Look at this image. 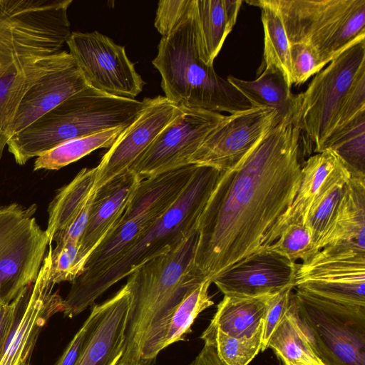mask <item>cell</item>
<instances>
[{"label":"cell","mask_w":365,"mask_h":365,"mask_svg":"<svg viewBox=\"0 0 365 365\" xmlns=\"http://www.w3.org/2000/svg\"><path fill=\"white\" fill-rule=\"evenodd\" d=\"M304 156L292 110L221 172L197 225L195 264L205 279L212 282L261 247L296 196Z\"/></svg>","instance_id":"cell-1"},{"label":"cell","mask_w":365,"mask_h":365,"mask_svg":"<svg viewBox=\"0 0 365 365\" xmlns=\"http://www.w3.org/2000/svg\"><path fill=\"white\" fill-rule=\"evenodd\" d=\"M72 0H0V159L21 100L40 78L74 60L63 50L70 36Z\"/></svg>","instance_id":"cell-2"},{"label":"cell","mask_w":365,"mask_h":365,"mask_svg":"<svg viewBox=\"0 0 365 365\" xmlns=\"http://www.w3.org/2000/svg\"><path fill=\"white\" fill-rule=\"evenodd\" d=\"M197 230L167 253L135 268L125 284L129 309L117 365H154L168 322L186 295L205 279L195 264Z\"/></svg>","instance_id":"cell-3"},{"label":"cell","mask_w":365,"mask_h":365,"mask_svg":"<svg viewBox=\"0 0 365 365\" xmlns=\"http://www.w3.org/2000/svg\"><path fill=\"white\" fill-rule=\"evenodd\" d=\"M220 173L216 168L197 165L170 207L141 232L108 269L83 289L68 294L64 299V315L69 318L77 316L135 268L168 252L195 232Z\"/></svg>","instance_id":"cell-4"},{"label":"cell","mask_w":365,"mask_h":365,"mask_svg":"<svg viewBox=\"0 0 365 365\" xmlns=\"http://www.w3.org/2000/svg\"><path fill=\"white\" fill-rule=\"evenodd\" d=\"M161 76L165 97L179 106L235 113L250 103L213 66L200 56L195 0L189 12L170 34L162 36L152 61Z\"/></svg>","instance_id":"cell-5"},{"label":"cell","mask_w":365,"mask_h":365,"mask_svg":"<svg viewBox=\"0 0 365 365\" xmlns=\"http://www.w3.org/2000/svg\"><path fill=\"white\" fill-rule=\"evenodd\" d=\"M143 106V101L108 95L87 86L14 135L7 143L8 150L16 163L23 165L68 140L127 127Z\"/></svg>","instance_id":"cell-6"},{"label":"cell","mask_w":365,"mask_h":365,"mask_svg":"<svg viewBox=\"0 0 365 365\" xmlns=\"http://www.w3.org/2000/svg\"><path fill=\"white\" fill-rule=\"evenodd\" d=\"M197 168L190 164L141 180L120 220L89 256L68 293L83 289L108 269L141 232L175 203Z\"/></svg>","instance_id":"cell-7"},{"label":"cell","mask_w":365,"mask_h":365,"mask_svg":"<svg viewBox=\"0 0 365 365\" xmlns=\"http://www.w3.org/2000/svg\"><path fill=\"white\" fill-rule=\"evenodd\" d=\"M290 44L312 47L326 65L365 38V0H275Z\"/></svg>","instance_id":"cell-8"},{"label":"cell","mask_w":365,"mask_h":365,"mask_svg":"<svg viewBox=\"0 0 365 365\" xmlns=\"http://www.w3.org/2000/svg\"><path fill=\"white\" fill-rule=\"evenodd\" d=\"M294 289L292 309L320 361L324 365H365V306Z\"/></svg>","instance_id":"cell-9"},{"label":"cell","mask_w":365,"mask_h":365,"mask_svg":"<svg viewBox=\"0 0 365 365\" xmlns=\"http://www.w3.org/2000/svg\"><path fill=\"white\" fill-rule=\"evenodd\" d=\"M365 66V38L350 46L315 74L304 92L295 95L294 115L303 139L304 155L319 153L335 130L344 98Z\"/></svg>","instance_id":"cell-10"},{"label":"cell","mask_w":365,"mask_h":365,"mask_svg":"<svg viewBox=\"0 0 365 365\" xmlns=\"http://www.w3.org/2000/svg\"><path fill=\"white\" fill-rule=\"evenodd\" d=\"M36 205L0 207V303L10 304L37 277L49 245L38 225Z\"/></svg>","instance_id":"cell-11"},{"label":"cell","mask_w":365,"mask_h":365,"mask_svg":"<svg viewBox=\"0 0 365 365\" xmlns=\"http://www.w3.org/2000/svg\"><path fill=\"white\" fill-rule=\"evenodd\" d=\"M69 53L88 86L108 95L135 99L145 82L126 55L125 47L97 31L71 32Z\"/></svg>","instance_id":"cell-12"},{"label":"cell","mask_w":365,"mask_h":365,"mask_svg":"<svg viewBox=\"0 0 365 365\" xmlns=\"http://www.w3.org/2000/svg\"><path fill=\"white\" fill-rule=\"evenodd\" d=\"M220 113L182 107L128 170L143 180L187 165L207 135L224 118Z\"/></svg>","instance_id":"cell-13"},{"label":"cell","mask_w":365,"mask_h":365,"mask_svg":"<svg viewBox=\"0 0 365 365\" xmlns=\"http://www.w3.org/2000/svg\"><path fill=\"white\" fill-rule=\"evenodd\" d=\"M282 118L276 110L266 107H252L225 115L207 135L190 164L229 170Z\"/></svg>","instance_id":"cell-14"},{"label":"cell","mask_w":365,"mask_h":365,"mask_svg":"<svg viewBox=\"0 0 365 365\" xmlns=\"http://www.w3.org/2000/svg\"><path fill=\"white\" fill-rule=\"evenodd\" d=\"M51 255L47 252L36 279L20 295L14 327L0 357V365H29L41 329L48 319L65 309L64 299L50 280Z\"/></svg>","instance_id":"cell-15"},{"label":"cell","mask_w":365,"mask_h":365,"mask_svg":"<svg viewBox=\"0 0 365 365\" xmlns=\"http://www.w3.org/2000/svg\"><path fill=\"white\" fill-rule=\"evenodd\" d=\"M135 119L103 155L97 168L96 190L125 172L159 133L181 112L165 96L145 98Z\"/></svg>","instance_id":"cell-16"},{"label":"cell","mask_w":365,"mask_h":365,"mask_svg":"<svg viewBox=\"0 0 365 365\" xmlns=\"http://www.w3.org/2000/svg\"><path fill=\"white\" fill-rule=\"evenodd\" d=\"M351 176L344 163L331 150L309 157L303 163L300 185L293 202L266 235L259 249L271 245L288 225L305 224L322 198L336 185L346 183Z\"/></svg>","instance_id":"cell-17"},{"label":"cell","mask_w":365,"mask_h":365,"mask_svg":"<svg viewBox=\"0 0 365 365\" xmlns=\"http://www.w3.org/2000/svg\"><path fill=\"white\" fill-rule=\"evenodd\" d=\"M296 264L259 249L217 275L212 283L224 295L255 297L272 294L294 286Z\"/></svg>","instance_id":"cell-18"},{"label":"cell","mask_w":365,"mask_h":365,"mask_svg":"<svg viewBox=\"0 0 365 365\" xmlns=\"http://www.w3.org/2000/svg\"><path fill=\"white\" fill-rule=\"evenodd\" d=\"M294 288L334 302L365 306V259L297 263Z\"/></svg>","instance_id":"cell-19"},{"label":"cell","mask_w":365,"mask_h":365,"mask_svg":"<svg viewBox=\"0 0 365 365\" xmlns=\"http://www.w3.org/2000/svg\"><path fill=\"white\" fill-rule=\"evenodd\" d=\"M96 307L94 324L75 365H117L123 351L129 309L125 285Z\"/></svg>","instance_id":"cell-20"},{"label":"cell","mask_w":365,"mask_h":365,"mask_svg":"<svg viewBox=\"0 0 365 365\" xmlns=\"http://www.w3.org/2000/svg\"><path fill=\"white\" fill-rule=\"evenodd\" d=\"M140 181L135 173L128 170L96 190L88 224L80 241L81 254L86 264L120 220Z\"/></svg>","instance_id":"cell-21"},{"label":"cell","mask_w":365,"mask_h":365,"mask_svg":"<svg viewBox=\"0 0 365 365\" xmlns=\"http://www.w3.org/2000/svg\"><path fill=\"white\" fill-rule=\"evenodd\" d=\"M87 86L75 61L43 76L21 100L11 127V138Z\"/></svg>","instance_id":"cell-22"},{"label":"cell","mask_w":365,"mask_h":365,"mask_svg":"<svg viewBox=\"0 0 365 365\" xmlns=\"http://www.w3.org/2000/svg\"><path fill=\"white\" fill-rule=\"evenodd\" d=\"M242 0H195L199 54L210 66L233 29Z\"/></svg>","instance_id":"cell-23"},{"label":"cell","mask_w":365,"mask_h":365,"mask_svg":"<svg viewBox=\"0 0 365 365\" xmlns=\"http://www.w3.org/2000/svg\"><path fill=\"white\" fill-rule=\"evenodd\" d=\"M274 294L255 297L225 294L207 327L232 337H251L263 329L268 305Z\"/></svg>","instance_id":"cell-24"},{"label":"cell","mask_w":365,"mask_h":365,"mask_svg":"<svg viewBox=\"0 0 365 365\" xmlns=\"http://www.w3.org/2000/svg\"><path fill=\"white\" fill-rule=\"evenodd\" d=\"M339 241H355L365 247V177L351 176L344 185L336 215L319 251Z\"/></svg>","instance_id":"cell-25"},{"label":"cell","mask_w":365,"mask_h":365,"mask_svg":"<svg viewBox=\"0 0 365 365\" xmlns=\"http://www.w3.org/2000/svg\"><path fill=\"white\" fill-rule=\"evenodd\" d=\"M96 178V166L85 168L58 190L48 210V220L46 232L49 245H51L56 234L71 225L93 195Z\"/></svg>","instance_id":"cell-26"},{"label":"cell","mask_w":365,"mask_h":365,"mask_svg":"<svg viewBox=\"0 0 365 365\" xmlns=\"http://www.w3.org/2000/svg\"><path fill=\"white\" fill-rule=\"evenodd\" d=\"M252 81L229 76L227 80L246 98L252 107H266L276 110L283 118L294 107L295 95L277 70L264 68Z\"/></svg>","instance_id":"cell-27"},{"label":"cell","mask_w":365,"mask_h":365,"mask_svg":"<svg viewBox=\"0 0 365 365\" xmlns=\"http://www.w3.org/2000/svg\"><path fill=\"white\" fill-rule=\"evenodd\" d=\"M246 2L261 9L264 53L259 71L264 68L277 70L292 88L290 43L275 0H250Z\"/></svg>","instance_id":"cell-28"},{"label":"cell","mask_w":365,"mask_h":365,"mask_svg":"<svg viewBox=\"0 0 365 365\" xmlns=\"http://www.w3.org/2000/svg\"><path fill=\"white\" fill-rule=\"evenodd\" d=\"M284 365H324L315 354L289 304L268 344Z\"/></svg>","instance_id":"cell-29"},{"label":"cell","mask_w":365,"mask_h":365,"mask_svg":"<svg viewBox=\"0 0 365 365\" xmlns=\"http://www.w3.org/2000/svg\"><path fill=\"white\" fill-rule=\"evenodd\" d=\"M126 127H117L64 142L36 158L34 170H59L98 148H110Z\"/></svg>","instance_id":"cell-30"},{"label":"cell","mask_w":365,"mask_h":365,"mask_svg":"<svg viewBox=\"0 0 365 365\" xmlns=\"http://www.w3.org/2000/svg\"><path fill=\"white\" fill-rule=\"evenodd\" d=\"M328 149L340 158L351 176L365 177V110L334 130L319 153Z\"/></svg>","instance_id":"cell-31"},{"label":"cell","mask_w":365,"mask_h":365,"mask_svg":"<svg viewBox=\"0 0 365 365\" xmlns=\"http://www.w3.org/2000/svg\"><path fill=\"white\" fill-rule=\"evenodd\" d=\"M212 282L205 279L185 297L172 314L161 342V351L170 344L185 340L191 332V327L197 317L204 310L213 305L214 302L209 295V287Z\"/></svg>","instance_id":"cell-32"},{"label":"cell","mask_w":365,"mask_h":365,"mask_svg":"<svg viewBox=\"0 0 365 365\" xmlns=\"http://www.w3.org/2000/svg\"><path fill=\"white\" fill-rule=\"evenodd\" d=\"M200 339L215 347L222 365H248L262 350V329L249 338H236L207 327Z\"/></svg>","instance_id":"cell-33"},{"label":"cell","mask_w":365,"mask_h":365,"mask_svg":"<svg viewBox=\"0 0 365 365\" xmlns=\"http://www.w3.org/2000/svg\"><path fill=\"white\" fill-rule=\"evenodd\" d=\"M262 250L276 253L294 263L299 259L305 263L317 252L312 232L303 223L288 225L275 241Z\"/></svg>","instance_id":"cell-34"},{"label":"cell","mask_w":365,"mask_h":365,"mask_svg":"<svg viewBox=\"0 0 365 365\" xmlns=\"http://www.w3.org/2000/svg\"><path fill=\"white\" fill-rule=\"evenodd\" d=\"M51 255L50 280L55 285L75 281L83 272L86 262L81 254L80 242L49 245Z\"/></svg>","instance_id":"cell-35"},{"label":"cell","mask_w":365,"mask_h":365,"mask_svg":"<svg viewBox=\"0 0 365 365\" xmlns=\"http://www.w3.org/2000/svg\"><path fill=\"white\" fill-rule=\"evenodd\" d=\"M345 184L334 186L314 207L305 222L312 232L317 252L319 243L334 222Z\"/></svg>","instance_id":"cell-36"},{"label":"cell","mask_w":365,"mask_h":365,"mask_svg":"<svg viewBox=\"0 0 365 365\" xmlns=\"http://www.w3.org/2000/svg\"><path fill=\"white\" fill-rule=\"evenodd\" d=\"M291 79L292 84L301 85L325 66L316 51L309 46L290 44Z\"/></svg>","instance_id":"cell-37"},{"label":"cell","mask_w":365,"mask_h":365,"mask_svg":"<svg viewBox=\"0 0 365 365\" xmlns=\"http://www.w3.org/2000/svg\"><path fill=\"white\" fill-rule=\"evenodd\" d=\"M294 286L289 285L275 293L271 298L264 319L261 351L268 349L270 338L285 316L291 300Z\"/></svg>","instance_id":"cell-38"},{"label":"cell","mask_w":365,"mask_h":365,"mask_svg":"<svg viewBox=\"0 0 365 365\" xmlns=\"http://www.w3.org/2000/svg\"><path fill=\"white\" fill-rule=\"evenodd\" d=\"M364 110L365 66L359 70L349 87L340 108L336 126L334 130L341 127L357 114Z\"/></svg>","instance_id":"cell-39"},{"label":"cell","mask_w":365,"mask_h":365,"mask_svg":"<svg viewBox=\"0 0 365 365\" xmlns=\"http://www.w3.org/2000/svg\"><path fill=\"white\" fill-rule=\"evenodd\" d=\"M194 0H160L155 18V27L165 36L178 24L190 10Z\"/></svg>","instance_id":"cell-40"},{"label":"cell","mask_w":365,"mask_h":365,"mask_svg":"<svg viewBox=\"0 0 365 365\" xmlns=\"http://www.w3.org/2000/svg\"><path fill=\"white\" fill-rule=\"evenodd\" d=\"M96 304L92 307L91 313L83 326L75 334L64 352L55 365H75L78 359L90 331L96 318Z\"/></svg>","instance_id":"cell-41"},{"label":"cell","mask_w":365,"mask_h":365,"mask_svg":"<svg viewBox=\"0 0 365 365\" xmlns=\"http://www.w3.org/2000/svg\"><path fill=\"white\" fill-rule=\"evenodd\" d=\"M95 192L71 225L64 230L54 235L53 241H55L56 245L66 242H80L88 224Z\"/></svg>","instance_id":"cell-42"},{"label":"cell","mask_w":365,"mask_h":365,"mask_svg":"<svg viewBox=\"0 0 365 365\" xmlns=\"http://www.w3.org/2000/svg\"><path fill=\"white\" fill-rule=\"evenodd\" d=\"M19 297L10 304L0 303V357L15 322Z\"/></svg>","instance_id":"cell-43"},{"label":"cell","mask_w":365,"mask_h":365,"mask_svg":"<svg viewBox=\"0 0 365 365\" xmlns=\"http://www.w3.org/2000/svg\"><path fill=\"white\" fill-rule=\"evenodd\" d=\"M189 365H222L215 347L204 343L203 348Z\"/></svg>","instance_id":"cell-44"},{"label":"cell","mask_w":365,"mask_h":365,"mask_svg":"<svg viewBox=\"0 0 365 365\" xmlns=\"http://www.w3.org/2000/svg\"><path fill=\"white\" fill-rule=\"evenodd\" d=\"M29 365H30V364H29Z\"/></svg>","instance_id":"cell-45"}]
</instances>
